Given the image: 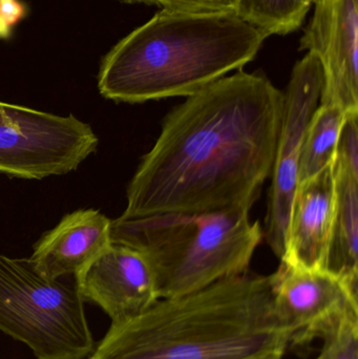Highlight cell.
I'll return each instance as SVG.
<instances>
[{"label":"cell","instance_id":"7a4b0ae2","mask_svg":"<svg viewBox=\"0 0 358 359\" xmlns=\"http://www.w3.org/2000/svg\"><path fill=\"white\" fill-rule=\"evenodd\" d=\"M275 276L244 272L111 324L90 359H283L291 332L275 308Z\"/></svg>","mask_w":358,"mask_h":359},{"label":"cell","instance_id":"d6986e66","mask_svg":"<svg viewBox=\"0 0 358 359\" xmlns=\"http://www.w3.org/2000/svg\"><path fill=\"white\" fill-rule=\"evenodd\" d=\"M130 2H144V4H153V0H126Z\"/></svg>","mask_w":358,"mask_h":359},{"label":"cell","instance_id":"ba28073f","mask_svg":"<svg viewBox=\"0 0 358 359\" xmlns=\"http://www.w3.org/2000/svg\"><path fill=\"white\" fill-rule=\"evenodd\" d=\"M273 276L275 311L291 332V346L310 345L345 314L358 311V290L327 270L281 262Z\"/></svg>","mask_w":358,"mask_h":359},{"label":"cell","instance_id":"8fae6325","mask_svg":"<svg viewBox=\"0 0 358 359\" xmlns=\"http://www.w3.org/2000/svg\"><path fill=\"white\" fill-rule=\"evenodd\" d=\"M334 215L326 270L358 290V115L340 133L333 160Z\"/></svg>","mask_w":358,"mask_h":359},{"label":"cell","instance_id":"ac0fdd59","mask_svg":"<svg viewBox=\"0 0 358 359\" xmlns=\"http://www.w3.org/2000/svg\"><path fill=\"white\" fill-rule=\"evenodd\" d=\"M25 14V6L18 0H0V38L8 37Z\"/></svg>","mask_w":358,"mask_h":359},{"label":"cell","instance_id":"ffe728a7","mask_svg":"<svg viewBox=\"0 0 358 359\" xmlns=\"http://www.w3.org/2000/svg\"><path fill=\"white\" fill-rule=\"evenodd\" d=\"M312 1H313V2H315V0H312Z\"/></svg>","mask_w":358,"mask_h":359},{"label":"cell","instance_id":"9a60e30c","mask_svg":"<svg viewBox=\"0 0 358 359\" xmlns=\"http://www.w3.org/2000/svg\"><path fill=\"white\" fill-rule=\"evenodd\" d=\"M312 0H237L235 13L267 35H287L304 22Z\"/></svg>","mask_w":358,"mask_h":359},{"label":"cell","instance_id":"3957f363","mask_svg":"<svg viewBox=\"0 0 358 359\" xmlns=\"http://www.w3.org/2000/svg\"><path fill=\"white\" fill-rule=\"evenodd\" d=\"M267 37L235 12L162 8L104 57L99 92L130 104L187 98L254 60Z\"/></svg>","mask_w":358,"mask_h":359},{"label":"cell","instance_id":"7c38bea8","mask_svg":"<svg viewBox=\"0 0 358 359\" xmlns=\"http://www.w3.org/2000/svg\"><path fill=\"white\" fill-rule=\"evenodd\" d=\"M333 215L332 162L317 176L298 184L281 262L304 269L326 270Z\"/></svg>","mask_w":358,"mask_h":359},{"label":"cell","instance_id":"2e32d148","mask_svg":"<svg viewBox=\"0 0 358 359\" xmlns=\"http://www.w3.org/2000/svg\"><path fill=\"white\" fill-rule=\"evenodd\" d=\"M321 339V353L315 359H358V311L345 314Z\"/></svg>","mask_w":358,"mask_h":359},{"label":"cell","instance_id":"277c9868","mask_svg":"<svg viewBox=\"0 0 358 359\" xmlns=\"http://www.w3.org/2000/svg\"><path fill=\"white\" fill-rule=\"evenodd\" d=\"M250 209L119 217L111 219V241L145 257L160 299L181 297L248 271L264 238Z\"/></svg>","mask_w":358,"mask_h":359},{"label":"cell","instance_id":"8992f818","mask_svg":"<svg viewBox=\"0 0 358 359\" xmlns=\"http://www.w3.org/2000/svg\"><path fill=\"white\" fill-rule=\"evenodd\" d=\"M92 126L0 101V174L42 180L69 174L97 151Z\"/></svg>","mask_w":358,"mask_h":359},{"label":"cell","instance_id":"4fadbf2b","mask_svg":"<svg viewBox=\"0 0 358 359\" xmlns=\"http://www.w3.org/2000/svg\"><path fill=\"white\" fill-rule=\"evenodd\" d=\"M111 223L96 209L69 213L42 234L29 259L50 280L76 276L111 244Z\"/></svg>","mask_w":358,"mask_h":359},{"label":"cell","instance_id":"5b68a950","mask_svg":"<svg viewBox=\"0 0 358 359\" xmlns=\"http://www.w3.org/2000/svg\"><path fill=\"white\" fill-rule=\"evenodd\" d=\"M50 280L29 259L0 255V331L37 359H84L95 341L75 276Z\"/></svg>","mask_w":358,"mask_h":359},{"label":"cell","instance_id":"5bb4252c","mask_svg":"<svg viewBox=\"0 0 358 359\" xmlns=\"http://www.w3.org/2000/svg\"><path fill=\"white\" fill-rule=\"evenodd\" d=\"M348 116L340 107L319 105L305 134L298 164V184L317 176L333 162Z\"/></svg>","mask_w":358,"mask_h":359},{"label":"cell","instance_id":"30bf717a","mask_svg":"<svg viewBox=\"0 0 358 359\" xmlns=\"http://www.w3.org/2000/svg\"><path fill=\"white\" fill-rule=\"evenodd\" d=\"M84 302L98 305L111 324L128 322L159 301L155 276L136 249L111 243L75 276Z\"/></svg>","mask_w":358,"mask_h":359},{"label":"cell","instance_id":"e0dca14e","mask_svg":"<svg viewBox=\"0 0 358 359\" xmlns=\"http://www.w3.org/2000/svg\"><path fill=\"white\" fill-rule=\"evenodd\" d=\"M166 10L184 13L235 12L237 0H153Z\"/></svg>","mask_w":358,"mask_h":359},{"label":"cell","instance_id":"9c48e42d","mask_svg":"<svg viewBox=\"0 0 358 359\" xmlns=\"http://www.w3.org/2000/svg\"><path fill=\"white\" fill-rule=\"evenodd\" d=\"M300 40L323 71L322 105L358 114V0H315Z\"/></svg>","mask_w":358,"mask_h":359},{"label":"cell","instance_id":"52a82bcc","mask_svg":"<svg viewBox=\"0 0 358 359\" xmlns=\"http://www.w3.org/2000/svg\"><path fill=\"white\" fill-rule=\"evenodd\" d=\"M323 71L319 59L308 52L292 69L284 92L283 115L273 162L266 230L273 252L283 257L292 202L298 185V164L309 122L321 102Z\"/></svg>","mask_w":358,"mask_h":359},{"label":"cell","instance_id":"6da1fadb","mask_svg":"<svg viewBox=\"0 0 358 359\" xmlns=\"http://www.w3.org/2000/svg\"><path fill=\"white\" fill-rule=\"evenodd\" d=\"M284 92L239 71L170 111L128 184L122 219L250 207L271 176Z\"/></svg>","mask_w":358,"mask_h":359}]
</instances>
